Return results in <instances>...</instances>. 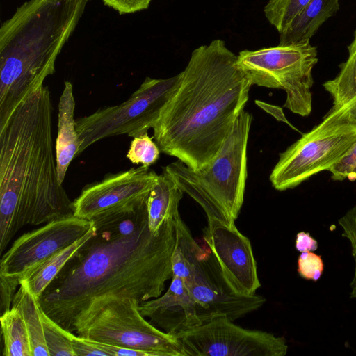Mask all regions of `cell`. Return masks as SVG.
Listing matches in <instances>:
<instances>
[{
	"mask_svg": "<svg viewBox=\"0 0 356 356\" xmlns=\"http://www.w3.org/2000/svg\"><path fill=\"white\" fill-rule=\"evenodd\" d=\"M147 197L94 218L91 236L38 298L42 310L71 332L95 298L117 296L142 303L159 297L172 277L179 212L157 233L149 228Z\"/></svg>",
	"mask_w": 356,
	"mask_h": 356,
	"instance_id": "1",
	"label": "cell"
},
{
	"mask_svg": "<svg viewBox=\"0 0 356 356\" xmlns=\"http://www.w3.org/2000/svg\"><path fill=\"white\" fill-rule=\"evenodd\" d=\"M153 127L163 153L197 170L216 156L252 86L237 56L216 39L194 49Z\"/></svg>",
	"mask_w": 356,
	"mask_h": 356,
	"instance_id": "2",
	"label": "cell"
},
{
	"mask_svg": "<svg viewBox=\"0 0 356 356\" xmlns=\"http://www.w3.org/2000/svg\"><path fill=\"white\" fill-rule=\"evenodd\" d=\"M47 86L31 93L0 128V252L26 225L74 214L59 181Z\"/></svg>",
	"mask_w": 356,
	"mask_h": 356,
	"instance_id": "3",
	"label": "cell"
},
{
	"mask_svg": "<svg viewBox=\"0 0 356 356\" xmlns=\"http://www.w3.org/2000/svg\"><path fill=\"white\" fill-rule=\"evenodd\" d=\"M90 0H28L0 28V128L55 72Z\"/></svg>",
	"mask_w": 356,
	"mask_h": 356,
	"instance_id": "4",
	"label": "cell"
},
{
	"mask_svg": "<svg viewBox=\"0 0 356 356\" xmlns=\"http://www.w3.org/2000/svg\"><path fill=\"white\" fill-rule=\"evenodd\" d=\"M252 115L243 110L216 156L193 170L179 160L163 168L203 209L207 220L235 225L244 201L248 177L247 151Z\"/></svg>",
	"mask_w": 356,
	"mask_h": 356,
	"instance_id": "5",
	"label": "cell"
},
{
	"mask_svg": "<svg viewBox=\"0 0 356 356\" xmlns=\"http://www.w3.org/2000/svg\"><path fill=\"white\" fill-rule=\"evenodd\" d=\"M177 227L172 273L183 280L202 323L219 317L234 321L265 303L262 296H241L233 291L209 246L198 243L181 217Z\"/></svg>",
	"mask_w": 356,
	"mask_h": 356,
	"instance_id": "6",
	"label": "cell"
},
{
	"mask_svg": "<svg viewBox=\"0 0 356 356\" xmlns=\"http://www.w3.org/2000/svg\"><path fill=\"white\" fill-rule=\"evenodd\" d=\"M138 305L130 297H98L75 318L71 332L88 340L146 351L154 356H185L177 337L147 321Z\"/></svg>",
	"mask_w": 356,
	"mask_h": 356,
	"instance_id": "7",
	"label": "cell"
},
{
	"mask_svg": "<svg viewBox=\"0 0 356 356\" xmlns=\"http://www.w3.org/2000/svg\"><path fill=\"white\" fill-rule=\"evenodd\" d=\"M356 142V119L347 107L332 108L321 123L280 154L270 175L273 188L296 187L328 170Z\"/></svg>",
	"mask_w": 356,
	"mask_h": 356,
	"instance_id": "8",
	"label": "cell"
},
{
	"mask_svg": "<svg viewBox=\"0 0 356 356\" xmlns=\"http://www.w3.org/2000/svg\"><path fill=\"white\" fill-rule=\"evenodd\" d=\"M316 47L310 42L277 45L257 50H243L237 64L252 85L282 89L284 107L300 116L312 110V70L318 63Z\"/></svg>",
	"mask_w": 356,
	"mask_h": 356,
	"instance_id": "9",
	"label": "cell"
},
{
	"mask_svg": "<svg viewBox=\"0 0 356 356\" xmlns=\"http://www.w3.org/2000/svg\"><path fill=\"white\" fill-rule=\"evenodd\" d=\"M181 76L180 72L168 79L146 77L125 102L76 120L79 140L76 156L103 138L123 134L134 138L147 134L156 123Z\"/></svg>",
	"mask_w": 356,
	"mask_h": 356,
	"instance_id": "10",
	"label": "cell"
},
{
	"mask_svg": "<svg viewBox=\"0 0 356 356\" xmlns=\"http://www.w3.org/2000/svg\"><path fill=\"white\" fill-rule=\"evenodd\" d=\"M185 356H284V337L219 317L177 336Z\"/></svg>",
	"mask_w": 356,
	"mask_h": 356,
	"instance_id": "11",
	"label": "cell"
},
{
	"mask_svg": "<svg viewBox=\"0 0 356 356\" xmlns=\"http://www.w3.org/2000/svg\"><path fill=\"white\" fill-rule=\"evenodd\" d=\"M93 225L92 220L72 214L24 233L2 256L0 274L20 278L31 268L83 237Z\"/></svg>",
	"mask_w": 356,
	"mask_h": 356,
	"instance_id": "12",
	"label": "cell"
},
{
	"mask_svg": "<svg viewBox=\"0 0 356 356\" xmlns=\"http://www.w3.org/2000/svg\"><path fill=\"white\" fill-rule=\"evenodd\" d=\"M158 177L144 165L108 174L101 181L83 188L73 201L74 215L91 220L146 198Z\"/></svg>",
	"mask_w": 356,
	"mask_h": 356,
	"instance_id": "13",
	"label": "cell"
},
{
	"mask_svg": "<svg viewBox=\"0 0 356 356\" xmlns=\"http://www.w3.org/2000/svg\"><path fill=\"white\" fill-rule=\"evenodd\" d=\"M203 240L209 246L222 275L236 293L252 296L261 286L251 243L236 225L207 220Z\"/></svg>",
	"mask_w": 356,
	"mask_h": 356,
	"instance_id": "14",
	"label": "cell"
},
{
	"mask_svg": "<svg viewBox=\"0 0 356 356\" xmlns=\"http://www.w3.org/2000/svg\"><path fill=\"white\" fill-rule=\"evenodd\" d=\"M138 309L155 327L175 337L202 324L183 280L173 275L163 294L140 303Z\"/></svg>",
	"mask_w": 356,
	"mask_h": 356,
	"instance_id": "15",
	"label": "cell"
},
{
	"mask_svg": "<svg viewBox=\"0 0 356 356\" xmlns=\"http://www.w3.org/2000/svg\"><path fill=\"white\" fill-rule=\"evenodd\" d=\"M74 109L73 86L70 81H65L58 104V129L55 145L58 176L61 184L71 161L76 156L79 147L76 120L74 118Z\"/></svg>",
	"mask_w": 356,
	"mask_h": 356,
	"instance_id": "16",
	"label": "cell"
},
{
	"mask_svg": "<svg viewBox=\"0 0 356 356\" xmlns=\"http://www.w3.org/2000/svg\"><path fill=\"white\" fill-rule=\"evenodd\" d=\"M339 9V0H310L307 6L280 33V45L309 42L320 26Z\"/></svg>",
	"mask_w": 356,
	"mask_h": 356,
	"instance_id": "17",
	"label": "cell"
},
{
	"mask_svg": "<svg viewBox=\"0 0 356 356\" xmlns=\"http://www.w3.org/2000/svg\"><path fill=\"white\" fill-rule=\"evenodd\" d=\"M183 192L164 170L159 175L147 200L149 228L157 233L163 224L179 213Z\"/></svg>",
	"mask_w": 356,
	"mask_h": 356,
	"instance_id": "18",
	"label": "cell"
},
{
	"mask_svg": "<svg viewBox=\"0 0 356 356\" xmlns=\"http://www.w3.org/2000/svg\"><path fill=\"white\" fill-rule=\"evenodd\" d=\"M95 232L96 228L93 225L83 237L29 269L20 277V284L24 285L38 300L67 262Z\"/></svg>",
	"mask_w": 356,
	"mask_h": 356,
	"instance_id": "19",
	"label": "cell"
},
{
	"mask_svg": "<svg viewBox=\"0 0 356 356\" xmlns=\"http://www.w3.org/2000/svg\"><path fill=\"white\" fill-rule=\"evenodd\" d=\"M348 50V58L341 64L339 74L323 87L332 98V108L347 107L356 118V31Z\"/></svg>",
	"mask_w": 356,
	"mask_h": 356,
	"instance_id": "20",
	"label": "cell"
},
{
	"mask_svg": "<svg viewBox=\"0 0 356 356\" xmlns=\"http://www.w3.org/2000/svg\"><path fill=\"white\" fill-rule=\"evenodd\" d=\"M22 315L29 334L32 356H49L38 300L22 284L15 294L12 307Z\"/></svg>",
	"mask_w": 356,
	"mask_h": 356,
	"instance_id": "21",
	"label": "cell"
},
{
	"mask_svg": "<svg viewBox=\"0 0 356 356\" xmlns=\"http://www.w3.org/2000/svg\"><path fill=\"white\" fill-rule=\"evenodd\" d=\"M3 356H32L30 339L24 321L15 309L1 315Z\"/></svg>",
	"mask_w": 356,
	"mask_h": 356,
	"instance_id": "22",
	"label": "cell"
},
{
	"mask_svg": "<svg viewBox=\"0 0 356 356\" xmlns=\"http://www.w3.org/2000/svg\"><path fill=\"white\" fill-rule=\"evenodd\" d=\"M309 1L310 0H268L264 13L268 22L281 33Z\"/></svg>",
	"mask_w": 356,
	"mask_h": 356,
	"instance_id": "23",
	"label": "cell"
},
{
	"mask_svg": "<svg viewBox=\"0 0 356 356\" xmlns=\"http://www.w3.org/2000/svg\"><path fill=\"white\" fill-rule=\"evenodd\" d=\"M42 319L49 356H76L71 339L72 332L62 327L43 310Z\"/></svg>",
	"mask_w": 356,
	"mask_h": 356,
	"instance_id": "24",
	"label": "cell"
},
{
	"mask_svg": "<svg viewBox=\"0 0 356 356\" xmlns=\"http://www.w3.org/2000/svg\"><path fill=\"white\" fill-rule=\"evenodd\" d=\"M152 138L147 133L134 137L126 157L134 164L141 163L146 167L154 164L159 159L161 150Z\"/></svg>",
	"mask_w": 356,
	"mask_h": 356,
	"instance_id": "25",
	"label": "cell"
},
{
	"mask_svg": "<svg viewBox=\"0 0 356 356\" xmlns=\"http://www.w3.org/2000/svg\"><path fill=\"white\" fill-rule=\"evenodd\" d=\"M343 233L342 236L347 238L351 247V253L354 259V274L350 282V297L356 298V205L349 209L339 220Z\"/></svg>",
	"mask_w": 356,
	"mask_h": 356,
	"instance_id": "26",
	"label": "cell"
},
{
	"mask_svg": "<svg viewBox=\"0 0 356 356\" xmlns=\"http://www.w3.org/2000/svg\"><path fill=\"white\" fill-rule=\"evenodd\" d=\"M323 270L324 263L321 256L313 252H300L298 259L297 271L302 278L317 282Z\"/></svg>",
	"mask_w": 356,
	"mask_h": 356,
	"instance_id": "27",
	"label": "cell"
},
{
	"mask_svg": "<svg viewBox=\"0 0 356 356\" xmlns=\"http://www.w3.org/2000/svg\"><path fill=\"white\" fill-rule=\"evenodd\" d=\"M328 171L331 172L332 179L335 181L356 179V142Z\"/></svg>",
	"mask_w": 356,
	"mask_h": 356,
	"instance_id": "28",
	"label": "cell"
},
{
	"mask_svg": "<svg viewBox=\"0 0 356 356\" xmlns=\"http://www.w3.org/2000/svg\"><path fill=\"white\" fill-rule=\"evenodd\" d=\"M19 278L0 274V313L9 311L17 289L19 286Z\"/></svg>",
	"mask_w": 356,
	"mask_h": 356,
	"instance_id": "29",
	"label": "cell"
},
{
	"mask_svg": "<svg viewBox=\"0 0 356 356\" xmlns=\"http://www.w3.org/2000/svg\"><path fill=\"white\" fill-rule=\"evenodd\" d=\"M152 0H103L105 6L120 15L130 14L146 10Z\"/></svg>",
	"mask_w": 356,
	"mask_h": 356,
	"instance_id": "30",
	"label": "cell"
},
{
	"mask_svg": "<svg viewBox=\"0 0 356 356\" xmlns=\"http://www.w3.org/2000/svg\"><path fill=\"white\" fill-rule=\"evenodd\" d=\"M71 339L76 356H108L107 353L99 348L92 341L81 337L77 334H74V332L71 334Z\"/></svg>",
	"mask_w": 356,
	"mask_h": 356,
	"instance_id": "31",
	"label": "cell"
},
{
	"mask_svg": "<svg viewBox=\"0 0 356 356\" xmlns=\"http://www.w3.org/2000/svg\"><path fill=\"white\" fill-rule=\"evenodd\" d=\"M108 356H154L151 353L94 341Z\"/></svg>",
	"mask_w": 356,
	"mask_h": 356,
	"instance_id": "32",
	"label": "cell"
},
{
	"mask_svg": "<svg viewBox=\"0 0 356 356\" xmlns=\"http://www.w3.org/2000/svg\"><path fill=\"white\" fill-rule=\"evenodd\" d=\"M318 242L309 232H300L296 234L295 248L300 252H314L318 248Z\"/></svg>",
	"mask_w": 356,
	"mask_h": 356,
	"instance_id": "33",
	"label": "cell"
},
{
	"mask_svg": "<svg viewBox=\"0 0 356 356\" xmlns=\"http://www.w3.org/2000/svg\"><path fill=\"white\" fill-rule=\"evenodd\" d=\"M255 103L257 106H259L260 108H261L266 112H267L268 113L270 114L274 118H275L278 121H282L284 123H286L291 127L296 129V128L294 127H293L290 124V122L287 120L282 108L277 106L267 104V103L261 102L260 100H256Z\"/></svg>",
	"mask_w": 356,
	"mask_h": 356,
	"instance_id": "34",
	"label": "cell"
}]
</instances>
